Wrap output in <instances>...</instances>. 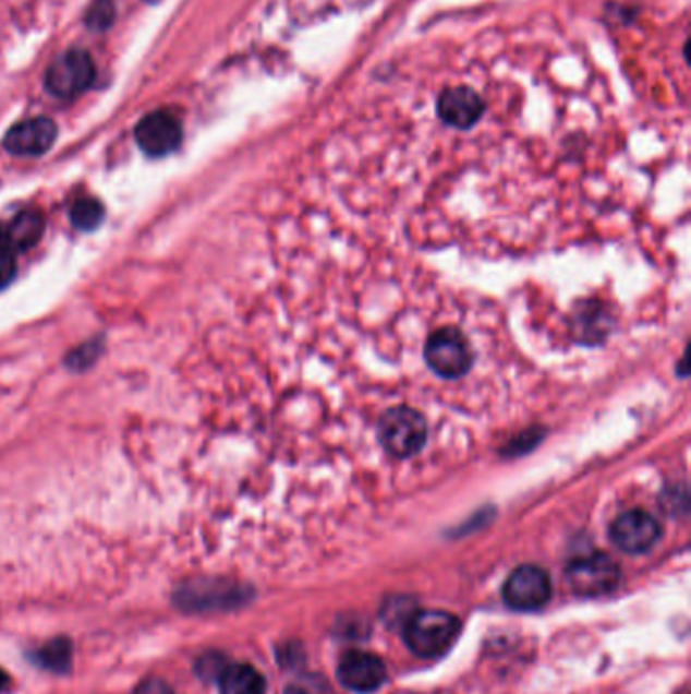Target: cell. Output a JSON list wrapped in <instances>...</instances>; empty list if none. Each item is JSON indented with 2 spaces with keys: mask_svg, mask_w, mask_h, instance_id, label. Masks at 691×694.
I'll return each mask as SVG.
<instances>
[{
  "mask_svg": "<svg viewBox=\"0 0 691 694\" xmlns=\"http://www.w3.org/2000/svg\"><path fill=\"white\" fill-rule=\"evenodd\" d=\"M134 139L148 157H167L179 148L183 141V129L177 116L167 110L146 115L134 129Z\"/></svg>",
  "mask_w": 691,
  "mask_h": 694,
  "instance_id": "6",
  "label": "cell"
},
{
  "mask_svg": "<svg viewBox=\"0 0 691 694\" xmlns=\"http://www.w3.org/2000/svg\"><path fill=\"white\" fill-rule=\"evenodd\" d=\"M73 226L80 230H94L100 226L101 217H104V205L98 200L92 198H82L73 203L72 212Z\"/></svg>",
  "mask_w": 691,
  "mask_h": 694,
  "instance_id": "13",
  "label": "cell"
},
{
  "mask_svg": "<svg viewBox=\"0 0 691 694\" xmlns=\"http://www.w3.org/2000/svg\"><path fill=\"white\" fill-rule=\"evenodd\" d=\"M226 658L221 656V654H217V651H211V654H207V656H203L202 660L197 662V672H199V677L205 680L219 679V674L226 670Z\"/></svg>",
  "mask_w": 691,
  "mask_h": 694,
  "instance_id": "18",
  "label": "cell"
},
{
  "mask_svg": "<svg viewBox=\"0 0 691 694\" xmlns=\"http://www.w3.org/2000/svg\"><path fill=\"white\" fill-rule=\"evenodd\" d=\"M662 524L645 510L622 512L610 526V538L617 549L629 554H643L659 542Z\"/></svg>",
  "mask_w": 691,
  "mask_h": 694,
  "instance_id": "5",
  "label": "cell"
},
{
  "mask_svg": "<svg viewBox=\"0 0 691 694\" xmlns=\"http://www.w3.org/2000/svg\"><path fill=\"white\" fill-rule=\"evenodd\" d=\"M58 139V127L53 120L39 116L15 124L4 136V148L19 157L45 155Z\"/></svg>",
  "mask_w": 691,
  "mask_h": 694,
  "instance_id": "8",
  "label": "cell"
},
{
  "mask_svg": "<svg viewBox=\"0 0 691 694\" xmlns=\"http://www.w3.org/2000/svg\"><path fill=\"white\" fill-rule=\"evenodd\" d=\"M485 112V101L471 87H448L438 98V116L448 127L466 131L473 129Z\"/></svg>",
  "mask_w": 691,
  "mask_h": 694,
  "instance_id": "9",
  "label": "cell"
},
{
  "mask_svg": "<svg viewBox=\"0 0 691 694\" xmlns=\"http://www.w3.org/2000/svg\"><path fill=\"white\" fill-rule=\"evenodd\" d=\"M9 689V674L4 670H0V693H4Z\"/></svg>",
  "mask_w": 691,
  "mask_h": 694,
  "instance_id": "21",
  "label": "cell"
},
{
  "mask_svg": "<svg viewBox=\"0 0 691 694\" xmlns=\"http://www.w3.org/2000/svg\"><path fill=\"white\" fill-rule=\"evenodd\" d=\"M217 682L221 694H266V680L250 665L226 666Z\"/></svg>",
  "mask_w": 691,
  "mask_h": 694,
  "instance_id": "11",
  "label": "cell"
},
{
  "mask_svg": "<svg viewBox=\"0 0 691 694\" xmlns=\"http://www.w3.org/2000/svg\"><path fill=\"white\" fill-rule=\"evenodd\" d=\"M337 677L347 691L375 693L386 682V665L379 656L369 651H349L339 662Z\"/></svg>",
  "mask_w": 691,
  "mask_h": 694,
  "instance_id": "7",
  "label": "cell"
},
{
  "mask_svg": "<svg viewBox=\"0 0 691 694\" xmlns=\"http://www.w3.org/2000/svg\"><path fill=\"white\" fill-rule=\"evenodd\" d=\"M35 660H37V665L44 666L45 670L59 672V674L68 672L70 665H72V642L65 637H56L37 651Z\"/></svg>",
  "mask_w": 691,
  "mask_h": 694,
  "instance_id": "12",
  "label": "cell"
},
{
  "mask_svg": "<svg viewBox=\"0 0 691 694\" xmlns=\"http://www.w3.org/2000/svg\"><path fill=\"white\" fill-rule=\"evenodd\" d=\"M419 609L414 606L412 599H405V597H398V599H391L386 603V608H381V620H386L389 627H400L412 620V615L416 613Z\"/></svg>",
  "mask_w": 691,
  "mask_h": 694,
  "instance_id": "14",
  "label": "cell"
},
{
  "mask_svg": "<svg viewBox=\"0 0 691 694\" xmlns=\"http://www.w3.org/2000/svg\"><path fill=\"white\" fill-rule=\"evenodd\" d=\"M100 351V342H92V344H86V346L77 347L72 356L68 358V366L75 368V370H84L87 366L96 362Z\"/></svg>",
  "mask_w": 691,
  "mask_h": 694,
  "instance_id": "17",
  "label": "cell"
},
{
  "mask_svg": "<svg viewBox=\"0 0 691 694\" xmlns=\"http://www.w3.org/2000/svg\"><path fill=\"white\" fill-rule=\"evenodd\" d=\"M114 21L112 0H96V4L87 13V25L92 29H106Z\"/></svg>",
  "mask_w": 691,
  "mask_h": 694,
  "instance_id": "16",
  "label": "cell"
},
{
  "mask_svg": "<svg viewBox=\"0 0 691 694\" xmlns=\"http://www.w3.org/2000/svg\"><path fill=\"white\" fill-rule=\"evenodd\" d=\"M284 694H335L331 684L318 674H303L292 680Z\"/></svg>",
  "mask_w": 691,
  "mask_h": 694,
  "instance_id": "15",
  "label": "cell"
},
{
  "mask_svg": "<svg viewBox=\"0 0 691 694\" xmlns=\"http://www.w3.org/2000/svg\"><path fill=\"white\" fill-rule=\"evenodd\" d=\"M568 583L580 597L613 594L620 583L619 564L603 552L580 557L568 566Z\"/></svg>",
  "mask_w": 691,
  "mask_h": 694,
  "instance_id": "3",
  "label": "cell"
},
{
  "mask_svg": "<svg viewBox=\"0 0 691 694\" xmlns=\"http://www.w3.org/2000/svg\"><path fill=\"white\" fill-rule=\"evenodd\" d=\"M551 597V581L544 569L523 564L516 569L504 585L505 603L516 611H537Z\"/></svg>",
  "mask_w": 691,
  "mask_h": 694,
  "instance_id": "4",
  "label": "cell"
},
{
  "mask_svg": "<svg viewBox=\"0 0 691 694\" xmlns=\"http://www.w3.org/2000/svg\"><path fill=\"white\" fill-rule=\"evenodd\" d=\"M45 231V217L39 210L29 207L0 224V247L9 252H25L35 247Z\"/></svg>",
  "mask_w": 691,
  "mask_h": 694,
  "instance_id": "10",
  "label": "cell"
},
{
  "mask_svg": "<svg viewBox=\"0 0 691 694\" xmlns=\"http://www.w3.org/2000/svg\"><path fill=\"white\" fill-rule=\"evenodd\" d=\"M15 273V254L0 247V289L13 280Z\"/></svg>",
  "mask_w": 691,
  "mask_h": 694,
  "instance_id": "19",
  "label": "cell"
},
{
  "mask_svg": "<svg viewBox=\"0 0 691 694\" xmlns=\"http://www.w3.org/2000/svg\"><path fill=\"white\" fill-rule=\"evenodd\" d=\"M134 694H173L165 680L146 679L136 686Z\"/></svg>",
  "mask_w": 691,
  "mask_h": 694,
  "instance_id": "20",
  "label": "cell"
},
{
  "mask_svg": "<svg viewBox=\"0 0 691 694\" xmlns=\"http://www.w3.org/2000/svg\"><path fill=\"white\" fill-rule=\"evenodd\" d=\"M96 80V65L87 51L70 49L59 56L45 73V87L58 98H73Z\"/></svg>",
  "mask_w": 691,
  "mask_h": 694,
  "instance_id": "2",
  "label": "cell"
},
{
  "mask_svg": "<svg viewBox=\"0 0 691 694\" xmlns=\"http://www.w3.org/2000/svg\"><path fill=\"white\" fill-rule=\"evenodd\" d=\"M461 636V620L448 611H416L403 625L408 648L420 658L445 656Z\"/></svg>",
  "mask_w": 691,
  "mask_h": 694,
  "instance_id": "1",
  "label": "cell"
}]
</instances>
